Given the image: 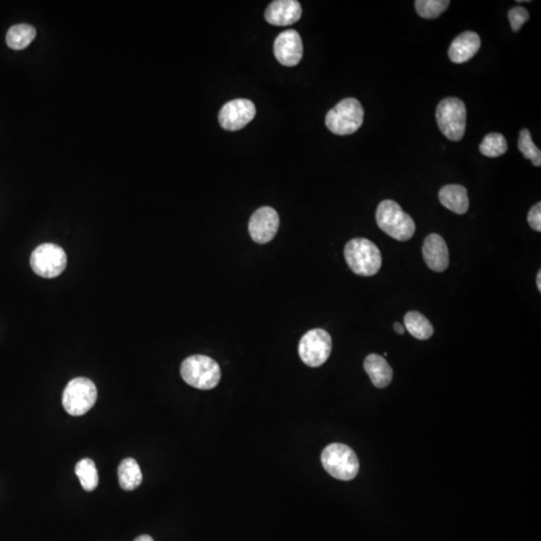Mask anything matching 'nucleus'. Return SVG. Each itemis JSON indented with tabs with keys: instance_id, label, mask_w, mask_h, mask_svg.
<instances>
[{
	"instance_id": "obj_10",
	"label": "nucleus",
	"mask_w": 541,
	"mask_h": 541,
	"mask_svg": "<svg viewBox=\"0 0 541 541\" xmlns=\"http://www.w3.org/2000/svg\"><path fill=\"white\" fill-rule=\"evenodd\" d=\"M256 115V106L252 101L239 98L229 101L221 108L219 122L224 130L235 132L245 127Z\"/></svg>"
},
{
	"instance_id": "obj_6",
	"label": "nucleus",
	"mask_w": 541,
	"mask_h": 541,
	"mask_svg": "<svg viewBox=\"0 0 541 541\" xmlns=\"http://www.w3.org/2000/svg\"><path fill=\"white\" fill-rule=\"evenodd\" d=\"M98 399L96 384L89 378L79 377L67 384L62 395V405L72 416H81L88 413Z\"/></svg>"
},
{
	"instance_id": "obj_9",
	"label": "nucleus",
	"mask_w": 541,
	"mask_h": 541,
	"mask_svg": "<svg viewBox=\"0 0 541 541\" xmlns=\"http://www.w3.org/2000/svg\"><path fill=\"white\" fill-rule=\"evenodd\" d=\"M332 351V338L327 331L313 329L307 332L299 343V355L307 366H321L329 358Z\"/></svg>"
},
{
	"instance_id": "obj_23",
	"label": "nucleus",
	"mask_w": 541,
	"mask_h": 541,
	"mask_svg": "<svg viewBox=\"0 0 541 541\" xmlns=\"http://www.w3.org/2000/svg\"><path fill=\"white\" fill-rule=\"evenodd\" d=\"M450 4L448 0H417L415 8L422 18L433 19L440 16Z\"/></svg>"
},
{
	"instance_id": "obj_19",
	"label": "nucleus",
	"mask_w": 541,
	"mask_h": 541,
	"mask_svg": "<svg viewBox=\"0 0 541 541\" xmlns=\"http://www.w3.org/2000/svg\"><path fill=\"white\" fill-rule=\"evenodd\" d=\"M406 330L418 340H427L433 335L431 322L417 311H410L404 317Z\"/></svg>"
},
{
	"instance_id": "obj_8",
	"label": "nucleus",
	"mask_w": 541,
	"mask_h": 541,
	"mask_svg": "<svg viewBox=\"0 0 541 541\" xmlns=\"http://www.w3.org/2000/svg\"><path fill=\"white\" fill-rule=\"evenodd\" d=\"M67 265V254L64 249L55 244H42L31 254V269L38 276L47 279L59 276Z\"/></svg>"
},
{
	"instance_id": "obj_14",
	"label": "nucleus",
	"mask_w": 541,
	"mask_h": 541,
	"mask_svg": "<svg viewBox=\"0 0 541 541\" xmlns=\"http://www.w3.org/2000/svg\"><path fill=\"white\" fill-rule=\"evenodd\" d=\"M423 258L427 266L434 272H444L449 266L448 244L441 236L431 234L425 239Z\"/></svg>"
},
{
	"instance_id": "obj_26",
	"label": "nucleus",
	"mask_w": 541,
	"mask_h": 541,
	"mask_svg": "<svg viewBox=\"0 0 541 541\" xmlns=\"http://www.w3.org/2000/svg\"><path fill=\"white\" fill-rule=\"evenodd\" d=\"M528 224L536 232H541V204L537 203L528 212Z\"/></svg>"
},
{
	"instance_id": "obj_22",
	"label": "nucleus",
	"mask_w": 541,
	"mask_h": 541,
	"mask_svg": "<svg viewBox=\"0 0 541 541\" xmlns=\"http://www.w3.org/2000/svg\"><path fill=\"white\" fill-rule=\"evenodd\" d=\"M506 137L499 132H491L484 137L479 147L480 153L489 158H499L507 152Z\"/></svg>"
},
{
	"instance_id": "obj_5",
	"label": "nucleus",
	"mask_w": 541,
	"mask_h": 541,
	"mask_svg": "<svg viewBox=\"0 0 541 541\" xmlns=\"http://www.w3.org/2000/svg\"><path fill=\"white\" fill-rule=\"evenodd\" d=\"M364 120L363 106L356 98H345L326 115V127L333 134H354L361 127Z\"/></svg>"
},
{
	"instance_id": "obj_13",
	"label": "nucleus",
	"mask_w": 541,
	"mask_h": 541,
	"mask_svg": "<svg viewBox=\"0 0 541 541\" xmlns=\"http://www.w3.org/2000/svg\"><path fill=\"white\" fill-rule=\"evenodd\" d=\"M302 7L296 0H276L268 6L265 18L270 24L287 26L294 24L301 18Z\"/></svg>"
},
{
	"instance_id": "obj_29",
	"label": "nucleus",
	"mask_w": 541,
	"mask_h": 541,
	"mask_svg": "<svg viewBox=\"0 0 541 541\" xmlns=\"http://www.w3.org/2000/svg\"><path fill=\"white\" fill-rule=\"evenodd\" d=\"M536 284H537L538 291H541V272H538L537 278H536Z\"/></svg>"
},
{
	"instance_id": "obj_7",
	"label": "nucleus",
	"mask_w": 541,
	"mask_h": 541,
	"mask_svg": "<svg viewBox=\"0 0 541 541\" xmlns=\"http://www.w3.org/2000/svg\"><path fill=\"white\" fill-rule=\"evenodd\" d=\"M436 120L439 130L448 139L458 142L465 137L466 130V106L462 101L448 98L437 106Z\"/></svg>"
},
{
	"instance_id": "obj_17",
	"label": "nucleus",
	"mask_w": 541,
	"mask_h": 541,
	"mask_svg": "<svg viewBox=\"0 0 541 541\" xmlns=\"http://www.w3.org/2000/svg\"><path fill=\"white\" fill-rule=\"evenodd\" d=\"M439 200L446 209L463 215L469 209L467 190L460 185H448L439 190Z\"/></svg>"
},
{
	"instance_id": "obj_15",
	"label": "nucleus",
	"mask_w": 541,
	"mask_h": 541,
	"mask_svg": "<svg viewBox=\"0 0 541 541\" xmlns=\"http://www.w3.org/2000/svg\"><path fill=\"white\" fill-rule=\"evenodd\" d=\"M482 45L479 35L474 31H465L451 43L448 57L454 64H465L472 59Z\"/></svg>"
},
{
	"instance_id": "obj_11",
	"label": "nucleus",
	"mask_w": 541,
	"mask_h": 541,
	"mask_svg": "<svg viewBox=\"0 0 541 541\" xmlns=\"http://www.w3.org/2000/svg\"><path fill=\"white\" fill-rule=\"evenodd\" d=\"M280 226L278 212L273 207H260L254 212L249 223V233L257 244H267L276 236Z\"/></svg>"
},
{
	"instance_id": "obj_27",
	"label": "nucleus",
	"mask_w": 541,
	"mask_h": 541,
	"mask_svg": "<svg viewBox=\"0 0 541 541\" xmlns=\"http://www.w3.org/2000/svg\"><path fill=\"white\" fill-rule=\"evenodd\" d=\"M394 330L396 331V333H398L399 335H403L405 332L404 326L401 325L399 323L394 324Z\"/></svg>"
},
{
	"instance_id": "obj_1",
	"label": "nucleus",
	"mask_w": 541,
	"mask_h": 541,
	"mask_svg": "<svg viewBox=\"0 0 541 541\" xmlns=\"http://www.w3.org/2000/svg\"><path fill=\"white\" fill-rule=\"evenodd\" d=\"M344 256L350 269L359 276H374L382 266L380 250L367 239L356 238L348 241Z\"/></svg>"
},
{
	"instance_id": "obj_2",
	"label": "nucleus",
	"mask_w": 541,
	"mask_h": 541,
	"mask_svg": "<svg viewBox=\"0 0 541 541\" xmlns=\"http://www.w3.org/2000/svg\"><path fill=\"white\" fill-rule=\"evenodd\" d=\"M376 221L379 228L395 240H410L415 234L414 221L406 214L399 205L392 200H385L379 204L376 211Z\"/></svg>"
},
{
	"instance_id": "obj_20",
	"label": "nucleus",
	"mask_w": 541,
	"mask_h": 541,
	"mask_svg": "<svg viewBox=\"0 0 541 541\" xmlns=\"http://www.w3.org/2000/svg\"><path fill=\"white\" fill-rule=\"evenodd\" d=\"M36 36L35 28L30 24H16L9 28L6 43L11 50H23L33 42Z\"/></svg>"
},
{
	"instance_id": "obj_4",
	"label": "nucleus",
	"mask_w": 541,
	"mask_h": 541,
	"mask_svg": "<svg viewBox=\"0 0 541 541\" xmlns=\"http://www.w3.org/2000/svg\"><path fill=\"white\" fill-rule=\"evenodd\" d=\"M323 467L336 479L349 482L359 472V460L353 449L341 443H333L321 455Z\"/></svg>"
},
{
	"instance_id": "obj_12",
	"label": "nucleus",
	"mask_w": 541,
	"mask_h": 541,
	"mask_svg": "<svg viewBox=\"0 0 541 541\" xmlns=\"http://www.w3.org/2000/svg\"><path fill=\"white\" fill-rule=\"evenodd\" d=\"M303 42L296 30L283 31L274 43L275 57L285 67H295L303 57Z\"/></svg>"
},
{
	"instance_id": "obj_3",
	"label": "nucleus",
	"mask_w": 541,
	"mask_h": 541,
	"mask_svg": "<svg viewBox=\"0 0 541 541\" xmlns=\"http://www.w3.org/2000/svg\"><path fill=\"white\" fill-rule=\"evenodd\" d=\"M181 375L186 383L200 390H211L218 386L222 372L220 365L205 355H194L183 360Z\"/></svg>"
},
{
	"instance_id": "obj_16",
	"label": "nucleus",
	"mask_w": 541,
	"mask_h": 541,
	"mask_svg": "<svg viewBox=\"0 0 541 541\" xmlns=\"http://www.w3.org/2000/svg\"><path fill=\"white\" fill-rule=\"evenodd\" d=\"M365 371L370 377L372 383L377 388L387 387L393 378V370L382 356L370 354L364 361Z\"/></svg>"
},
{
	"instance_id": "obj_24",
	"label": "nucleus",
	"mask_w": 541,
	"mask_h": 541,
	"mask_svg": "<svg viewBox=\"0 0 541 541\" xmlns=\"http://www.w3.org/2000/svg\"><path fill=\"white\" fill-rule=\"evenodd\" d=\"M518 149L524 158L533 161V166H541V152L533 142L530 130L523 129L519 132Z\"/></svg>"
},
{
	"instance_id": "obj_25",
	"label": "nucleus",
	"mask_w": 541,
	"mask_h": 541,
	"mask_svg": "<svg viewBox=\"0 0 541 541\" xmlns=\"http://www.w3.org/2000/svg\"><path fill=\"white\" fill-rule=\"evenodd\" d=\"M508 18L512 30L518 33L523 28V24L530 19V13L524 7L516 6L509 11Z\"/></svg>"
},
{
	"instance_id": "obj_28",
	"label": "nucleus",
	"mask_w": 541,
	"mask_h": 541,
	"mask_svg": "<svg viewBox=\"0 0 541 541\" xmlns=\"http://www.w3.org/2000/svg\"><path fill=\"white\" fill-rule=\"evenodd\" d=\"M135 541H154V540L149 535H141Z\"/></svg>"
},
{
	"instance_id": "obj_18",
	"label": "nucleus",
	"mask_w": 541,
	"mask_h": 541,
	"mask_svg": "<svg viewBox=\"0 0 541 541\" xmlns=\"http://www.w3.org/2000/svg\"><path fill=\"white\" fill-rule=\"evenodd\" d=\"M120 485L125 491L137 489L142 482V473L139 465L134 458H125L118 470Z\"/></svg>"
},
{
	"instance_id": "obj_21",
	"label": "nucleus",
	"mask_w": 541,
	"mask_h": 541,
	"mask_svg": "<svg viewBox=\"0 0 541 541\" xmlns=\"http://www.w3.org/2000/svg\"><path fill=\"white\" fill-rule=\"evenodd\" d=\"M76 474L86 491H93L98 487L100 478L96 466L91 459L84 458L79 461L76 466Z\"/></svg>"
}]
</instances>
